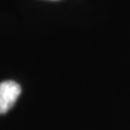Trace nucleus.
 <instances>
[{
  "mask_svg": "<svg viewBox=\"0 0 130 130\" xmlns=\"http://www.w3.org/2000/svg\"><path fill=\"white\" fill-rule=\"evenodd\" d=\"M21 86L13 80L0 83V114H6L21 94Z\"/></svg>",
  "mask_w": 130,
  "mask_h": 130,
  "instance_id": "nucleus-1",
  "label": "nucleus"
}]
</instances>
